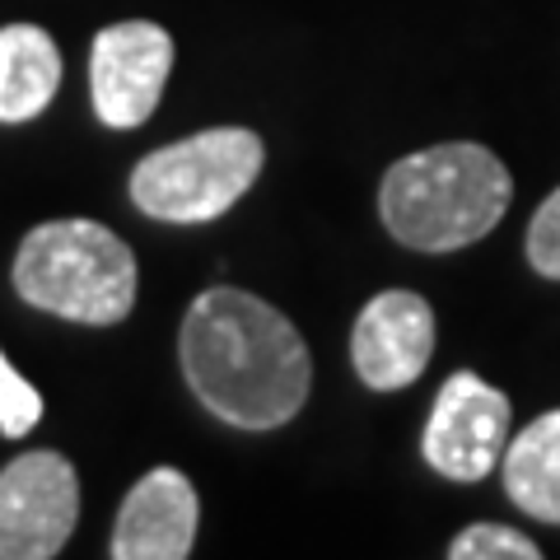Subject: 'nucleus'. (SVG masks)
Listing matches in <instances>:
<instances>
[{
	"instance_id": "obj_1",
	"label": "nucleus",
	"mask_w": 560,
	"mask_h": 560,
	"mask_svg": "<svg viewBox=\"0 0 560 560\" xmlns=\"http://www.w3.org/2000/svg\"><path fill=\"white\" fill-rule=\"evenodd\" d=\"M183 378L201 407L234 430H276L300 416L313 360L285 313L234 285L197 294L178 331Z\"/></svg>"
},
{
	"instance_id": "obj_2",
	"label": "nucleus",
	"mask_w": 560,
	"mask_h": 560,
	"mask_svg": "<svg viewBox=\"0 0 560 560\" xmlns=\"http://www.w3.org/2000/svg\"><path fill=\"white\" fill-rule=\"evenodd\" d=\"M514 201V178L477 140L416 150L383 173V230L416 253H458L481 243Z\"/></svg>"
},
{
	"instance_id": "obj_3",
	"label": "nucleus",
	"mask_w": 560,
	"mask_h": 560,
	"mask_svg": "<svg viewBox=\"0 0 560 560\" xmlns=\"http://www.w3.org/2000/svg\"><path fill=\"white\" fill-rule=\"evenodd\" d=\"M14 290L51 318L113 327L136 304V257L108 224L47 220L14 253Z\"/></svg>"
},
{
	"instance_id": "obj_4",
	"label": "nucleus",
	"mask_w": 560,
	"mask_h": 560,
	"mask_svg": "<svg viewBox=\"0 0 560 560\" xmlns=\"http://www.w3.org/2000/svg\"><path fill=\"white\" fill-rule=\"evenodd\" d=\"M267 164V145L248 127H210L145 154L131 173V201L154 220H220Z\"/></svg>"
},
{
	"instance_id": "obj_5",
	"label": "nucleus",
	"mask_w": 560,
	"mask_h": 560,
	"mask_svg": "<svg viewBox=\"0 0 560 560\" xmlns=\"http://www.w3.org/2000/svg\"><path fill=\"white\" fill-rule=\"evenodd\" d=\"M514 434V407L495 383L458 370L444 378L434 411L420 434L425 463L448 481H486L500 467Z\"/></svg>"
},
{
	"instance_id": "obj_6",
	"label": "nucleus",
	"mask_w": 560,
	"mask_h": 560,
	"mask_svg": "<svg viewBox=\"0 0 560 560\" xmlns=\"http://www.w3.org/2000/svg\"><path fill=\"white\" fill-rule=\"evenodd\" d=\"M80 518V481L61 453L33 448L0 471V560H51Z\"/></svg>"
},
{
	"instance_id": "obj_7",
	"label": "nucleus",
	"mask_w": 560,
	"mask_h": 560,
	"mask_svg": "<svg viewBox=\"0 0 560 560\" xmlns=\"http://www.w3.org/2000/svg\"><path fill=\"white\" fill-rule=\"evenodd\" d=\"M168 70H173L168 28L150 20H121L113 28H103L90 57V90H94L98 121L113 131L145 127L154 108H160Z\"/></svg>"
},
{
	"instance_id": "obj_8",
	"label": "nucleus",
	"mask_w": 560,
	"mask_h": 560,
	"mask_svg": "<svg viewBox=\"0 0 560 560\" xmlns=\"http://www.w3.org/2000/svg\"><path fill=\"white\" fill-rule=\"evenodd\" d=\"M434 355V308L416 290H383L360 308L350 360L364 388L401 393L425 374Z\"/></svg>"
},
{
	"instance_id": "obj_9",
	"label": "nucleus",
	"mask_w": 560,
	"mask_h": 560,
	"mask_svg": "<svg viewBox=\"0 0 560 560\" xmlns=\"http://www.w3.org/2000/svg\"><path fill=\"white\" fill-rule=\"evenodd\" d=\"M197 486L178 467L145 471L113 523V560H187L197 541Z\"/></svg>"
},
{
	"instance_id": "obj_10",
	"label": "nucleus",
	"mask_w": 560,
	"mask_h": 560,
	"mask_svg": "<svg viewBox=\"0 0 560 560\" xmlns=\"http://www.w3.org/2000/svg\"><path fill=\"white\" fill-rule=\"evenodd\" d=\"M61 90V51L38 24L0 28V121H33Z\"/></svg>"
},
{
	"instance_id": "obj_11",
	"label": "nucleus",
	"mask_w": 560,
	"mask_h": 560,
	"mask_svg": "<svg viewBox=\"0 0 560 560\" xmlns=\"http://www.w3.org/2000/svg\"><path fill=\"white\" fill-rule=\"evenodd\" d=\"M500 477L523 514L560 528V407L510 434Z\"/></svg>"
},
{
	"instance_id": "obj_12",
	"label": "nucleus",
	"mask_w": 560,
	"mask_h": 560,
	"mask_svg": "<svg viewBox=\"0 0 560 560\" xmlns=\"http://www.w3.org/2000/svg\"><path fill=\"white\" fill-rule=\"evenodd\" d=\"M541 547L504 523H471L448 541V560H537Z\"/></svg>"
},
{
	"instance_id": "obj_13",
	"label": "nucleus",
	"mask_w": 560,
	"mask_h": 560,
	"mask_svg": "<svg viewBox=\"0 0 560 560\" xmlns=\"http://www.w3.org/2000/svg\"><path fill=\"white\" fill-rule=\"evenodd\" d=\"M38 420H43V393L33 388V383L5 360V350H0V434H5V440H20V434H28L38 425Z\"/></svg>"
},
{
	"instance_id": "obj_14",
	"label": "nucleus",
	"mask_w": 560,
	"mask_h": 560,
	"mask_svg": "<svg viewBox=\"0 0 560 560\" xmlns=\"http://www.w3.org/2000/svg\"><path fill=\"white\" fill-rule=\"evenodd\" d=\"M523 248H528V267H533L537 276L560 280V187L537 206V215H533V224H528V238H523Z\"/></svg>"
}]
</instances>
